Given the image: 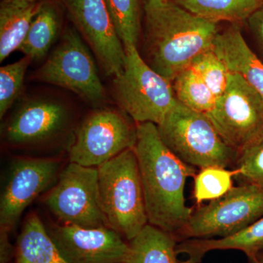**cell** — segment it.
Listing matches in <instances>:
<instances>
[{
  "label": "cell",
  "instance_id": "1",
  "mask_svg": "<svg viewBox=\"0 0 263 263\" xmlns=\"http://www.w3.org/2000/svg\"><path fill=\"white\" fill-rule=\"evenodd\" d=\"M141 174L148 224L177 238L193 209L186 206V180L196 167L185 163L165 146L153 123L137 125L134 148Z\"/></svg>",
  "mask_w": 263,
  "mask_h": 263
},
{
  "label": "cell",
  "instance_id": "2",
  "mask_svg": "<svg viewBox=\"0 0 263 263\" xmlns=\"http://www.w3.org/2000/svg\"><path fill=\"white\" fill-rule=\"evenodd\" d=\"M146 63L171 83L213 48L217 24L200 18L173 0L144 1Z\"/></svg>",
  "mask_w": 263,
  "mask_h": 263
},
{
  "label": "cell",
  "instance_id": "3",
  "mask_svg": "<svg viewBox=\"0 0 263 263\" xmlns=\"http://www.w3.org/2000/svg\"><path fill=\"white\" fill-rule=\"evenodd\" d=\"M98 168L100 202L109 227L129 241L148 224L134 149L124 151Z\"/></svg>",
  "mask_w": 263,
  "mask_h": 263
},
{
  "label": "cell",
  "instance_id": "4",
  "mask_svg": "<svg viewBox=\"0 0 263 263\" xmlns=\"http://www.w3.org/2000/svg\"><path fill=\"white\" fill-rule=\"evenodd\" d=\"M157 127L165 146L190 165L227 168L236 162L238 152L227 144L206 114L195 111L178 100Z\"/></svg>",
  "mask_w": 263,
  "mask_h": 263
},
{
  "label": "cell",
  "instance_id": "5",
  "mask_svg": "<svg viewBox=\"0 0 263 263\" xmlns=\"http://www.w3.org/2000/svg\"><path fill=\"white\" fill-rule=\"evenodd\" d=\"M124 49V69L114 79L116 100L138 124L157 125L177 102L172 83L154 70L136 46Z\"/></svg>",
  "mask_w": 263,
  "mask_h": 263
},
{
  "label": "cell",
  "instance_id": "6",
  "mask_svg": "<svg viewBox=\"0 0 263 263\" xmlns=\"http://www.w3.org/2000/svg\"><path fill=\"white\" fill-rule=\"evenodd\" d=\"M263 216V187L243 183L208 205H199L178 240L230 236Z\"/></svg>",
  "mask_w": 263,
  "mask_h": 263
},
{
  "label": "cell",
  "instance_id": "7",
  "mask_svg": "<svg viewBox=\"0 0 263 263\" xmlns=\"http://www.w3.org/2000/svg\"><path fill=\"white\" fill-rule=\"evenodd\" d=\"M206 116L238 153L263 140V98L238 74L231 72L228 88Z\"/></svg>",
  "mask_w": 263,
  "mask_h": 263
},
{
  "label": "cell",
  "instance_id": "8",
  "mask_svg": "<svg viewBox=\"0 0 263 263\" xmlns=\"http://www.w3.org/2000/svg\"><path fill=\"white\" fill-rule=\"evenodd\" d=\"M45 204L61 224L110 228L100 202L98 167L70 162L45 197Z\"/></svg>",
  "mask_w": 263,
  "mask_h": 263
},
{
  "label": "cell",
  "instance_id": "9",
  "mask_svg": "<svg viewBox=\"0 0 263 263\" xmlns=\"http://www.w3.org/2000/svg\"><path fill=\"white\" fill-rule=\"evenodd\" d=\"M40 81L75 93L90 103L105 99L94 60L76 29H66L62 41L39 69Z\"/></svg>",
  "mask_w": 263,
  "mask_h": 263
},
{
  "label": "cell",
  "instance_id": "10",
  "mask_svg": "<svg viewBox=\"0 0 263 263\" xmlns=\"http://www.w3.org/2000/svg\"><path fill=\"white\" fill-rule=\"evenodd\" d=\"M137 126L111 109L89 114L76 132L69 152L70 162L98 167L124 151L134 148Z\"/></svg>",
  "mask_w": 263,
  "mask_h": 263
},
{
  "label": "cell",
  "instance_id": "11",
  "mask_svg": "<svg viewBox=\"0 0 263 263\" xmlns=\"http://www.w3.org/2000/svg\"><path fill=\"white\" fill-rule=\"evenodd\" d=\"M108 76L122 73L125 49L105 0H60Z\"/></svg>",
  "mask_w": 263,
  "mask_h": 263
},
{
  "label": "cell",
  "instance_id": "12",
  "mask_svg": "<svg viewBox=\"0 0 263 263\" xmlns=\"http://www.w3.org/2000/svg\"><path fill=\"white\" fill-rule=\"evenodd\" d=\"M60 162L19 159L10 165L0 197V230L11 231L26 208L56 179Z\"/></svg>",
  "mask_w": 263,
  "mask_h": 263
},
{
  "label": "cell",
  "instance_id": "13",
  "mask_svg": "<svg viewBox=\"0 0 263 263\" xmlns=\"http://www.w3.org/2000/svg\"><path fill=\"white\" fill-rule=\"evenodd\" d=\"M47 231L67 263L126 262L129 243L107 227L89 228L59 223Z\"/></svg>",
  "mask_w": 263,
  "mask_h": 263
},
{
  "label": "cell",
  "instance_id": "14",
  "mask_svg": "<svg viewBox=\"0 0 263 263\" xmlns=\"http://www.w3.org/2000/svg\"><path fill=\"white\" fill-rule=\"evenodd\" d=\"M69 117L67 107L60 102L49 99L29 100L7 124L5 139L15 146L43 143L65 129Z\"/></svg>",
  "mask_w": 263,
  "mask_h": 263
},
{
  "label": "cell",
  "instance_id": "15",
  "mask_svg": "<svg viewBox=\"0 0 263 263\" xmlns=\"http://www.w3.org/2000/svg\"><path fill=\"white\" fill-rule=\"evenodd\" d=\"M213 50L230 72L241 76L263 98V63L252 51L238 24L218 33Z\"/></svg>",
  "mask_w": 263,
  "mask_h": 263
},
{
  "label": "cell",
  "instance_id": "16",
  "mask_svg": "<svg viewBox=\"0 0 263 263\" xmlns=\"http://www.w3.org/2000/svg\"><path fill=\"white\" fill-rule=\"evenodd\" d=\"M241 251L250 263H258L263 250V216L235 234L224 238L186 239L176 246V253L186 256L182 263H200L208 252L214 250Z\"/></svg>",
  "mask_w": 263,
  "mask_h": 263
},
{
  "label": "cell",
  "instance_id": "17",
  "mask_svg": "<svg viewBox=\"0 0 263 263\" xmlns=\"http://www.w3.org/2000/svg\"><path fill=\"white\" fill-rule=\"evenodd\" d=\"M15 254V263H67L35 213L24 221Z\"/></svg>",
  "mask_w": 263,
  "mask_h": 263
},
{
  "label": "cell",
  "instance_id": "18",
  "mask_svg": "<svg viewBox=\"0 0 263 263\" xmlns=\"http://www.w3.org/2000/svg\"><path fill=\"white\" fill-rule=\"evenodd\" d=\"M40 3L3 1L0 5V61L19 49L39 10Z\"/></svg>",
  "mask_w": 263,
  "mask_h": 263
},
{
  "label": "cell",
  "instance_id": "19",
  "mask_svg": "<svg viewBox=\"0 0 263 263\" xmlns=\"http://www.w3.org/2000/svg\"><path fill=\"white\" fill-rule=\"evenodd\" d=\"M178 241L174 235L147 224L129 240L126 263H182L177 258Z\"/></svg>",
  "mask_w": 263,
  "mask_h": 263
},
{
  "label": "cell",
  "instance_id": "20",
  "mask_svg": "<svg viewBox=\"0 0 263 263\" xmlns=\"http://www.w3.org/2000/svg\"><path fill=\"white\" fill-rule=\"evenodd\" d=\"M62 16L52 2L40 3L39 10L18 51L33 60H41L47 54L61 28Z\"/></svg>",
  "mask_w": 263,
  "mask_h": 263
},
{
  "label": "cell",
  "instance_id": "21",
  "mask_svg": "<svg viewBox=\"0 0 263 263\" xmlns=\"http://www.w3.org/2000/svg\"><path fill=\"white\" fill-rule=\"evenodd\" d=\"M193 14L217 24H238L247 19L263 4V0H173Z\"/></svg>",
  "mask_w": 263,
  "mask_h": 263
},
{
  "label": "cell",
  "instance_id": "22",
  "mask_svg": "<svg viewBox=\"0 0 263 263\" xmlns=\"http://www.w3.org/2000/svg\"><path fill=\"white\" fill-rule=\"evenodd\" d=\"M172 84L178 101L187 108L205 114L214 108L215 95L191 67L180 72Z\"/></svg>",
  "mask_w": 263,
  "mask_h": 263
},
{
  "label": "cell",
  "instance_id": "23",
  "mask_svg": "<svg viewBox=\"0 0 263 263\" xmlns=\"http://www.w3.org/2000/svg\"><path fill=\"white\" fill-rule=\"evenodd\" d=\"M124 48L138 46L141 34L139 0H105Z\"/></svg>",
  "mask_w": 263,
  "mask_h": 263
},
{
  "label": "cell",
  "instance_id": "24",
  "mask_svg": "<svg viewBox=\"0 0 263 263\" xmlns=\"http://www.w3.org/2000/svg\"><path fill=\"white\" fill-rule=\"evenodd\" d=\"M239 172L236 168L228 170L219 166H210L197 173L194 183V197L200 205L207 200H216L224 196L233 186V179Z\"/></svg>",
  "mask_w": 263,
  "mask_h": 263
},
{
  "label": "cell",
  "instance_id": "25",
  "mask_svg": "<svg viewBox=\"0 0 263 263\" xmlns=\"http://www.w3.org/2000/svg\"><path fill=\"white\" fill-rule=\"evenodd\" d=\"M190 67L212 90L216 99L224 94L231 72L213 48L197 57Z\"/></svg>",
  "mask_w": 263,
  "mask_h": 263
},
{
  "label": "cell",
  "instance_id": "26",
  "mask_svg": "<svg viewBox=\"0 0 263 263\" xmlns=\"http://www.w3.org/2000/svg\"><path fill=\"white\" fill-rule=\"evenodd\" d=\"M32 60L27 57L0 68V118L3 119L18 98L26 72Z\"/></svg>",
  "mask_w": 263,
  "mask_h": 263
},
{
  "label": "cell",
  "instance_id": "27",
  "mask_svg": "<svg viewBox=\"0 0 263 263\" xmlns=\"http://www.w3.org/2000/svg\"><path fill=\"white\" fill-rule=\"evenodd\" d=\"M235 164L239 172L235 178L263 187V140L239 152Z\"/></svg>",
  "mask_w": 263,
  "mask_h": 263
},
{
  "label": "cell",
  "instance_id": "28",
  "mask_svg": "<svg viewBox=\"0 0 263 263\" xmlns=\"http://www.w3.org/2000/svg\"><path fill=\"white\" fill-rule=\"evenodd\" d=\"M251 32L263 49V4L247 19Z\"/></svg>",
  "mask_w": 263,
  "mask_h": 263
},
{
  "label": "cell",
  "instance_id": "29",
  "mask_svg": "<svg viewBox=\"0 0 263 263\" xmlns=\"http://www.w3.org/2000/svg\"><path fill=\"white\" fill-rule=\"evenodd\" d=\"M14 252L10 242L9 232L0 230V263H9Z\"/></svg>",
  "mask_w": 263,
  "mask_h": 263
},
{
  "label": "cell",
  "instance_id": "30",
  "mask_svg": "<svg viewBox=\"0 0 263 263\" xmlns=\"http://www.w3.org/2000/svg\"><path fill=\"white\" fill-rule=\"evenodd\" d=\"M3 1L14 2L18 3H37V0H3Z\"/></svg>",
  "mask_w": 263,
  "mask_h": 263
},
{
  "label": "cell",
  "instance_id": "31",
  "mask_svg": "<svg viewBox=\"0 0 263 263\" xmlns=\"http://www.w3.org/2000/svg\"><path fill=\"white\" fill-rule=\"evenodd\" d=\"M258 263H263V254H259L258 257Z\"/></svg>",
  "mask_w": 263,
  "mask_h": 263
},
{
  "label": "cell",
  "instance_id": "32",
  "mask_svg": "<svg viewBox=\"0 0 263 263\" xmlns=\"http://www.w3.org/2000/svg\"><path fill=\"white\" fill-rule=\"evenodd\" d=\"M144 1H160V2H162V1H166V0H144Z\"/></svg>",
  "mask_w": 263,
  "mask_h": 263
},
{
  "label": "cell",
  "instance_id": "33",
  "mask_svg": "<svg viewBox=\"0 0 263 263\" xmlns=\"http://www.w3.org/2000/svg\"><path fill=\"white\" fill-rule=\"evenodd\" d=\"M120 263H126V262H120Z\"/></svg>",
  "mask_w": 263,
  "mask_h": 263
}]
</instances>
